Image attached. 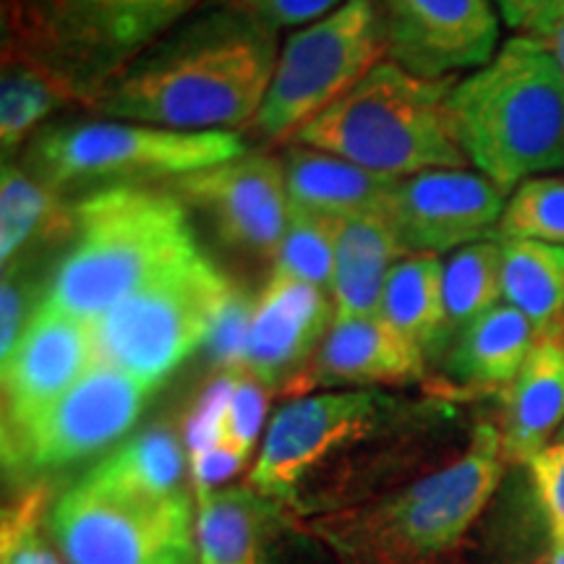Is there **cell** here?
Here are the masks:
<instances>
[{"mask_svg":"<svg viewBox=\"0 0 564 564\" xmlns=\"http://www.w3.org/2000/svg\"><path fill=\"white\" fill-rule=\"evenodd\" d=\"M199 251L186 204L175 194L100 188L74 207V246L55 270L45 303L95 322Z\"/></svg>","mask_w":564,"mask_h":564,"instance_id":"obj_4","label":"cell"},{"mask_svg":"<svg viewBox=\"0 0 564 564\" xmlns=\"http://www.w3.org/2000/svg\"><path fill=\"white\" fill-rule=\"evenodd\" d=\"M497 303H502V243L491 238L453 251L444 262V316L449 348L470 322Z\"/></svg>","mask_w":564,"mask_h":564,"instance_id":"obj_28","label":"cell"},{"mask_svg":"<svg viewBox=\"0 0 564 564\" xmlns=\"http://www.w3.org/2000/svg\"><path fill=\"white\" fill-rule=\"evenodd\" d=\"M199 3L202 0H144L137 17V26H133V51L141 45H150L160 34L173 30Z\"/></svg>","mask_w":564,"mask_h":564,"instance_id":"obj_40","label":"cell"},{"mask_svg":"<svg viewBox=\"0 0 564 564\" xmlns=\"http://www.w3.org/2000/svg\"><path fill=\"white\" fill-rule=\"evenodd\" d=\"M560 440H564V426H562V432H560Z\"/></svg>","mask_w":564,"mask_h":564,"instance_id":"obj_45","label":"cell"},{"mask_svg":"<svg viewBox=\"0 0 564 564\" xmlns=\"http://www.w3.org/2000/svg\"><path fill=\"white\" fill-rule=\"evenodd\" d=\"M232 3L251 11L253 17L262 19L272 30H282V26L314 24V21L340 9L345 0H232Z\"/></svg>","mask_w":564,"mask_h":564,"instance_id":"obj_37","label":"cell"},{"mask_svg":"<svg viewBox=\"0 0 564 564\" xmlns=\"http://www.w3.org/2000/svg\"><path fill=\"white\" fill-rule=\"evenodd\" d=\"M494 238L564 246V175H539L520 183L507 199Z\"/></svg>","mask_w":564,"mask_h":564,"instance_id":"obj_30","label":"cell"},{"mask_svg":"<svg viewBox=\"0 0 564 564\" xmlns=\"http://www.w3.org/2000/svg\"><path fill=\"white\" fill-rule=\"evenodd\" d=\"M236 285L204 251L162 272L100 319L89 322L95 361L152 390L204 348Z\"/></svg>","mask_w":564,"mask_h":564,"instance_id":"obj_6","label":"cell"},{"mask_svg":"<svg viewBox=\"0 0 564 564\" xmlns=\"http://www.w3.org/2000/svg\"><path fill=\"white\" fill-rule=\"evenodd\" d=\"M236 387V373H223L212 382L196 403L194 413L186 421V449L188 457L204 453V449L223 444L225 415H228L230 394Z\"/></svg>","mask_w":564,"mask_h":564,"instance_id":"obj_36","label":"cell"},{"mask_svg":"<svg viewBox=\"0 0 564 564\" xmlns=\"http://www.w3.org/2000/svg\"><path fill=\"white\" fill-rule=\"evenodd\" d=\"M405 413L400 400L379 390H327L282 405L267 426L249 486L295 512L319 484L361 444L377 440Z\"/></svg>","mask_w":564,"mask_h":564,"instance_id":"obj_9","label":"cell"},{"mask_svg":"<svg viewBox=\"0 0 564 564\" xmlns=\"http://www.w3.org/2000/svg\"><path fill=\"white\" fill-rule=\"evenodd\" d=\"M45 491L34 489L3 514V544L0 564H66L61 554L42 541L40 520Z\"/></svg>","mask_w":564,"mask_h":564,"instance_id":"obj_32","label":"cell"},{"mask_svg":"<svg viewBox=\"0 0 564 564\" xmlns=\"http://www.w3.org/2000/svg\"><path fill=\"white\" fill-rule=\"evenodd\" d=\"M285 510L257 489L228 486L199 499V564H270L274 525Z\"/></svg>","mask_w":564,"mask_h":564,"instance_id":"obj_20","label":"cell"},{"mask_svg":"<svg viewBox=\"0 0 564 564\" xmlns=\"http://www.w3.org/2000/svg\"><path fill=\"white\" fill-rule=\"evenodd\" d=\"M278 58V30L228 0L150 42L100 110L162 129L230 131L257 118Z\"/></svg>","mask_w":564,"mask_h":564,"instance_id":"obj_1","label":"cell"},{"mask_svg":"<svg viewBox=\"0 0 564 564\" xmlns=\"http://www.w3.org/2000/svg\"><path fill=\"white\" fill-rule=\"evenodd\" d=\"M95 364L89 322L42 301L3 361V436L45 413Z\"/></svg>","mask_w":564,"mask_h":564,"instance_id":"obj_15","label":"cell"},{"mask_svg":"<svg viewBox=\"0 0 564 564\" xmlns=\"http://www.w3.org/2000/svg\"><path fill=\"white\" fill-rule=\"evenodd\" d=\"M564 426V340L541 337L505 390L502 449L507 463H528Z\"/></svg>","mask_w":564,"mask_h":564,"instance_id":"obj_18","label":"cell"},{"mask_svg":"<svg viewBox=\"0 0 564 564\" xmlns=\"http://www.w3.org/2000/svg\"><path fill=\"white\" fill-rule=\"evenodd\" d=\"M408 253L387 215H358L343 220L337 238L329 295L337 316L379 314L392 267Z\"/></svg>","mask_w":564,"mask_h":564,"instance_id":"obj_21","label":"cell"},{"mask_svg":"<svg viewBox=\"0 0 564 564\" xmlns=\"http://www.w3.org/2000/svg\"><path fill=\"white\" fill-rule=\"evenodd\" d=\"M539 340L518 308L497 303L455 337L447 373L470 390H507Z\"/></svg>","mask_w":564,"mask_h":564,"instance_id":"obj_22","label":"cell"},{"mask_svg":"<svg viewBox=\"0 0 564 564\" xmlns=\"http://www.w3.org/2000/svg\"><path fill=\"white\" fill-rule=\"evenodd\" d=\"M173 194L202 209L225 246L274 259L291 209L282 162L267 154H243L175 178Z\"/></svg>","mask_w":564,"mask_h":564,"instance_id":"obj_14","label":"cell"},{"mask_svg":"<svg viewBox=\"0 0 564 564\" xmlns=\"http://www.w3.org/2000/svg\"><path fill=\"white\" fill-rule=\"evenodd\" d=\"M257 301H251L249 295L236 291L230 295V301L225 303L220 319H217L215 329H212L209 340L204 348H209L215 364L220 366L223 373H241L243 371V358H246V345H249V329H251V316Z\"/></svg>","mask_w":564,"mask_h":564,"instance_id":"obj_33","label":"cell"},{"mask_svg":"<svg viewBox=\"0 0 564 564\" xmlns=\"http://www.w3.org/2000/svg\"><path fill=\"white\" fill-rule=\"evenodd\" d=\"M387 55L384 26L373 0H345L340 9L303 26L282 45L272 84L257 112L270 139H295L324 110L358 87Z\"/></svg>","mask_w":564,"mask_h":564,"instance_id":"obj_8","label":"cell"},{"mask_svg":"<svg viewBox=\"0 0 564 564\" xmlns=\"http://www.w3.org/2000/svg\"><path fill=\"white\" fill-rule=\"evenodd\" d=\"M502 243V303L518 308L539 337L564 333V246L510 238Z\"/></svg>","mask_w":564,"mask_h":564,"instance_id":"obj_26","label":"cell"},{"mask_svg":"<svg viewBox=\"0 0 564 564\" xmlns=\"http://www.w3.org/2000/svg\"><path fill=\"white\" fill-rule=\"evenodd\" d=\"M144 0H26L32 24L53 45L95 55L133 51V26Z\"/></svg>","mask_w":564,"mask_h":564,"instance_id":"obj_24","label":"cell"},{"mask_svg":"<svg viewBox=\"0 0 564 564\" xmlns=\"http://www.w3.org/2000/svg\"><path fill=\"white\" fill-rule=\"evenodd\" d=\"M560 19H564V0H560V11H556V21H560ZM556 21H554V24H556Z\"/></svg>","mask_w":564,"mask_h":564,"instance_id":"obj_44","label":"cell"},{"mask_svg":"<svg viewBox=\"0 0 564 564\" xmlns=\"http://www.w3.org/2000/svg\"><path fill=\"white\" fill-rule=\"evenodd\" d=\"M387 55L423 79L481 68L497 55L499 24L489 0H373Z\"/></svg>","mask_w":564,"mask_h":564,"instance_id":"obj_13","label":"cell"},{"mask_svg":"<svg viewBox=\"0 0 564 564\" xmlns=\"http://www.w3.org/2000/svg\"><path fill=\"white\" fill-rule=\"evenodd\" d=\"M246 457L230 444H217V447L204 449L192 457V476L196 486V499L207 497L212 491H220L223 484H228L238 470L243 468Z\"/></svg>","mask_w":564,"mask_h":564,"instance_id":"obj_38","label":"cell"},{"mask_svg":"<svg viewBox=\"0 0 564 564\" xmlns=\"http://www.w3.org/2000/svg\"><path fill=\"white\" fill-rule=\"evenodd\" d=\"M26 306H30V301H26L24 285L17 274H6L3 288H0V361L11 356L32 319V316H26Z\"/></svg>","mask_w":564,"mask_h":564,"instance_id":"obj_39","label":"cell"},{"mask_svg":"<svg viewBox=\"0 0 564 564\" xmlns=\"http://www.w3.org/2000/svg\"><path fill=\"white\" fill-rule=\"evenodd\" d=\"M152 387L95 361L61 400L30 426L3 436L6 470H61L123 440L144 411Z\"/></svg>","mask_w":564,"mask_h":564,"instance_id":"obj_11","label":"cell"},{"mask_svg":"<svg viewBox=\"0 0 564 564\" xmlns=\"http://www.w3.org/2000/svg\"><path fill=\"white\" fill-rule=\"evenodd\" d=\"M186 453L171 429L152 426L97 463L84 481L139 499H173L183 489Z\"/></svg>","mask_w":564,"mask_h":564,"instance_id":"obj_25","label":"cell"},{"mask_svg":"<svg viewBox=\"0 0 564 564\" xmlns=\"http://www.w3.org/2000/svg\"><path fill=\"white\" fill-rule=\"evenodd\" d=\"M343 217L322 215L291 204L282 241L274 253V274L312 282L329 293L335 274L337 238H340Z\"/></svg>","mask_w":564,"mask_h":564,"instance_id":"obj_29","label":"cell"},{"mask_svg":"<svg viewBox=\"0 0 564 564\" xmlns=\"http://www.w3.org/2000/svg\"><path fill=\"white\" fill-rule=\"evenodd\" d=\"M546 564H564V544H554L552 546Z\"/></svg>","mask_w":564,"mask_h":564,"instance_id":"obj_43","label":"cell"},{"mask_svg":"<svg viewBox=\"0 0 564 564\" xmlns=\"http://www.w3.org/2000/svg\"><path fill=\"white\" fill-rule=\"evenodd\" d=\"M455 82V76L423 79L382 61L295 141L392 178L465 167L468 158L447 108Z\"/></svg>","mask_w":564,"mask_h":564,"instance_id":"obj_5","label":"cell"},{"mask_svg":"<svg viewBox=\"0 0 564 564\" xmlns=\"http://www.w3.org/2000/svg\"><path fill=\"white\" fill-rule=\"evenodd\" d=\"M539 40H544L546 45L552 47L554 58H556V63H560V68H562V74H564V19L556 21L552 30H549L544 37H539Z\"/></svg>","mask_w":564,"mask_h":564,"instance_id":"obj_42","label":"cell"},{"mask_svg":"<svg viewBox=\"0 0 564 564\" xmlns=\"http://www.w3.org/2000/svg\"><path fill=\"white\" fill-rule=\"evenodd\" d=\"M246 154L236 131H178L147 123H70L40 133L34 167L53 188L76 183L183 178Z\"/></svg>","mask_w":564,"mask_h":564,"instance_id":"obj_7","label":"cell"},{"mask_svg":"<svg viewBox=\"0 0 564 564\" xmlns=\"http://www.w3.org/2000/svg\"><path fill=\"white\" fill-rule=\"evenodd\" d=\"M426 358L382 314L335 316L333 327L306 371L291 387V394L314 390H377L384 384L419 382Z\"/></svg>","mask_w":564,"mask_h":564,"instance_id":"obj_17","label":"cell"},{"mask_svg":"<svg viewBox=\"0 0 564 564\" xmlns=\"http://www.w3.org/2000/svg\"><path fill=\"white\" fill-rule=\"evenodd\" d=\"M535 497L546 514L554 544H564V440H556L525 463Z\"/></svg>","mask_w":564,"mask_h":564,"instance_id":"obj_35","label":"cell"},{"mask_svg":"<svg viewBox=\"0 0 564 564\" xmlns=\"http://www.w3.org/2000/svg\"><path fill=\"white\" fill-rule=\"evenodd\" d=\"M63 91L51 70L37 66L6 68L3 89H0V139L3 150H13L26 139L42 118L58 108Z\"/></svg>","mask_w":564,"mask_h":564,"instance_id":"obj_31","label":"cell"},{"mask_svg":"<svg viewBox=\"0 0 564 564\" xmlns=\"http://www.w3.org/2000/svg\"><path fill=\"white\" fill-rule=\"evenodd\" d=\"M267 413V390L249 373H236L228 415H225L223 444H230L246 457L251 455L257 436L262 432V421Z\"/></svg>","mask_w":564,"mask_h":564,"instance_id":"obj_34","label":"cell"},{"mask_svg":"<svg viewBox=\"0 0 564 564\" xmlns=\"http://www.w3.org/2000/svg\"><path fill=\"white\" fill-rule=\"evenodd\" d=\"M335 316L327 291L272 272L253 306L241 373L264 387H291L312 364Z\"/></svg>","mask_w":564,"mask_h":564,"instance_id":"obj_16","label":"cell"},{"mask_svg":"<svg viewBox=\"0 0 564 564\" xmlns=\"http://www.w3.org/2000/svg\"><path fill=\"white\" fill-rule=\"evenodd\" d=\"M447 108L465 158L507 194L564 171V74L544 40H507L455 82Z\"/></svg>","mask_w":564,"mask_h":564,"instance_id":"obj_3","label":"cell"},{"mask_svg":"<svg viewBox=\"0 0 564 564\" xmlns=\"http://www.w3.org/2000/svg\"><path fill=\"white\" fill-rule=\"evenodd\" d=\"M510 194L484 173L444 167L400 178L387 207L394 232L411 253L457 251L491 241Z\"/></svg>","mask_w":564,"mask_h":564,"instance_id":"obj_12","label":"cell"},{"mask_svg":"<svg viewBox=\"0 0 564 564\" xmlns=\"http://www.w3.org/2000/svg\"><path fill=\"white\" fill-rule=\"evenodd\" d=\"M68 230H74V209L63 207L47 183L6 162L0 175V262L6 270L26 246Z\"/></svg>","mask_w":564,"mask_h":564,"instance_id":"obj_27","label":"cell"},{"mask_svg":"<svg viewBox=\"0 0 564 564\" xmlns=\"http://www.w3.org/2000/svg\"><path fill=\"white\" fill-rule=\"evenodd\" d=\"M282 167L291 204L343 220L358 215H387L400 181L303 144L285 154Z\"/></svg>","mask_w":564,"mask_h":564,"instance_id":"obj_19","label":"cell"},{"mask_svg":"<svg viewBox=\"0 0 564 564\" xmlns=\"http://www.w3.org/2000/svg\"><path fill=\"white\" fill-rule=\"evenodd\" d=\"M505 463L499 429L478 423L453 463L295 525L335 564H442L481 518Z\"/></svg>","mask_w":564,"mask_h":564,"instance_id":"obj_2","label":"cell"},{"mask_svg":"<svg viewBox=\"0 0 564 564\" xmlns=\"http://www.w3.org/2000/svg\"><path fill=\"white\" fill-rule=\"evenodd\" d=\"M47 520L66 564H199L188 494L139 499L82 478Z\"/></svg>","mask_w":564,"mask_h":564,"instance_id":"obj_10","label":"cell"},{"mask_svg":"<svg viewBox=\"0 0 564 564\" xmlns=\"http://www.w3.org/2000/svg\"><path fill=\"white\" fill-rule=\"evenodd\" d=\"M505 24L531 37H544L560 11V0H497Z\"/></svg>","mask_w":564,"mask_h":564,"instance_id":"obj_41","label":"cell"},{"mask_svg":"<svg viewBox=\"0 0 564 564\" xmlns=\"http://www.w3.org/2000/svg\"><path fill=\"white\" fill-rule=\"evenodd\" d=\"M379 314L403 333L423 358L449 350L444 316V262L436 253H411L392 267Z\"/></svg>","mask_w":564,"mask_h":564,"instance_id":"obj_23","label":"cell"}]
</instances>
